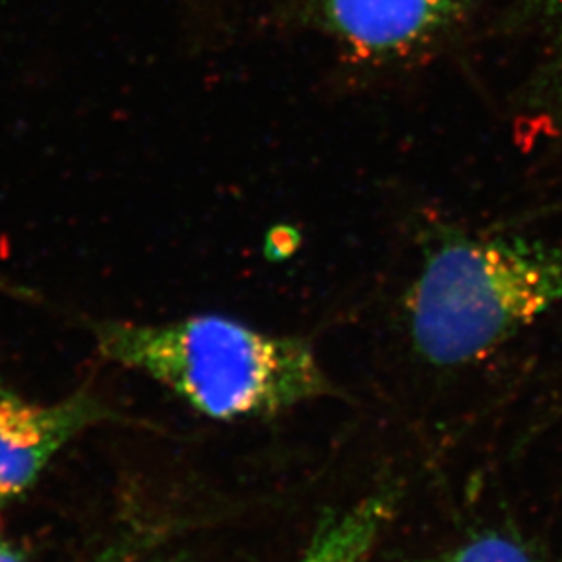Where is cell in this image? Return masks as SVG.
<instances>
[{
    "label": "cell",
    "instance_id": "277c9868",
    "mask_svg": "<svg viewBox=\"0 0 562 562\" xmlns=\"http://www.w3.org/2000/svg\"><path fill=\"white\" fill-rule=\"evenodd\" d=\"M479 0H308L311 21L368 63L417 54L457 26Z\"/></svg>",
    "mask_w": 562,
    "mask_h": 562
},
{
    "label": "cell",
    "instance_id": "3957f363",
    "mask_svg": "<svg viewBox=\"0 0 562 562\" xmlns=\"http://www.w3.org/2000/svg\"><path fill=\"white\" fill-rule=\"evenodd\" d=\"M120 420V413L88 387L38 404L0 376V508L27 495L57 453L82 432Z\"/></svg>",
    "mask_w": 562,
    "mask_h": 562
},
{
    "label": "cell",
    "instance_id": "6da1fadb",
    "mask_svg": "<svg viewBox=\"0 0 562 562\" xmlns=\"http://www.w3.org/2000/svg\"><path fill=\"white\" fill-rule=\"evenodd\" d=\"M85 324L104 360L146 374L216 420L271 417L335 393L311 341L263 333L228 316Z\"/></svg>",
    "mask_w": 562,
    "mask_h": 562
},
{
    "label": "cell",
    "instance_id": "ba28073f",
    "mask_svg": "<svg viewBox=\"0 0 562 562\" xmlns=\"http://www.w3.org/2000/svg\"><path fill=\"white\" fill-rule=\"evenodd\" d=\"M157 533L154 530L131 528L115 537L90 558L77 562H140L157 547Z\"/></svg>",
    "mask_w": 562,
    "mask_h": 562
},
{
    "label": "cell",
    "instance_id": "52a82bcc",
    "mask_svg": "<svg viewBox=\"0 0 562 562\" xmlns=\"http://www.w3.org/2000/svg\"><path fill=\"white\" fill-rule=\"evenodd\" d=\"M437 562H542L515 536L487 531L476 536Z\"/></svg>",
    "mask_w": 562,
    "mask_h": 562
},
{
    "label": "cell",
    "instance_id": "5b68a950",
    "mask_svg": "<svg viewBox=\"0 0 562 562\" xmlns=\"http://www.w3.org/2000/svg\"><path fill=\"white\" fill-rule=\"evenodd\" d=\"M393 512L395 493L382 490L327 515L296 562H369Z\"/></svg>",
    "mask_w": 562,
    "mask_h": 562
},
{
    "label": "cell",
    "instance_id": "9c48e42d",
    "mask_svg": "<svg viewBox=\"0 0 562 562\" xmlns=\"http://www.w3.org/2000/svg\"><path fill=\"white\" fill-rule=\"evenodd\" d=\"M0 562H27L21 548L0 537Z\"/></svg>",
    "mask_w": 562,
    "mask_h": 562
},
{
    "label": "cell",
    "instance_id": "8fae6325",
    "mask_svg": "<svg viewBox=\"0 0 562 562\" xmlns=\"http://www.w3.org/2000/svg\"><path fill=\"white\" fill-rule=\"evenodd\" d=\"M420 562H437V561H420Z\"/></svg>",
    "mask_w": 562,
    "mask_h": 562
},
{
    "label": "cell",
    "instance_id": "30bf717a",
    "mask_svg": "<svg viewBox=\"0 0 562 562\" xmlns=\"http://www.w3.org/2000/svg\"><path fill=\"white\" fill-rule=\"evenodd\" d=\"M140 562H194V559L184 553H156V555L148 553Z\"/></svg>",
    "mask_w": 562,
    "mask_h": 562
},
{
    "label": "cell",
    "instance_id": "8992f818",
    "mask_svg": "<svg viewBox=\"0 0 562 562\" xmlns=\"http://www.w3.org/2000/svg\"><path fill=\"white\" fill-rule=\"evenodd\" d=\"M517 21L541 32L544 57L528 90V104L541 112L562 110V0H520Z\"/></svg>",
    "mask_w": 562,
    "mask_h": 562
},
{
    "label": "cell",
    "instance_id": "7a4b0ae2",
    "mask_svg": "<svg viewBox=\"0 0 562 562\" xmlns=\"http://www.w3.org/2000/svg\"><path fill=\"white\" fill-rule=\"evenodd\" d=\"M559 307L562 239L440 227L422 245L420 266L404 294V324L422 362L462 368Z\"/></svg>",
    "mask_w": 562,
    "mask_h": 562
}]
</instances>
